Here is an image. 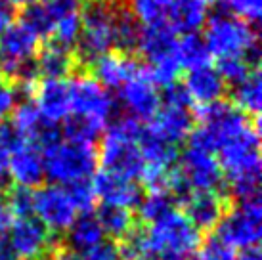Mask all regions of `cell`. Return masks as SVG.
<instances>
[{
  "instance_id": "obj_1",
  "label": "cell",
  "mask_w": 262,
  "mask_h": 260,
  "mask_svg": "<svg viewBox=\"0 0 262 260\" xmlns=\"http://www.w3.org/2000/svg\"><path fill=\"white\" fill-rule=\"evenodd\" d=\"M40 151L44 176L56 186H71L77 182L90 180L98 166V151L94 144L69 140L63 134H59Z\"/></svg>"
},
{
  "instance_id": "obj_2",
  "label": "cell",
  "mask_w": 262,
  "mask_h": 260,
  "mask_svg": "<svg viewBox=\"0 0 262 260\" xmlns=\"http://www.w3.org/2000/svg\"><path fill=\"white\" fill-rule=\"evenodd\" d=\"M140 132V123L128 117H123L111 124L103 136L98 159L103 166V172L115 174L130 182L142 180L146 165L138 147Z\"/></svg>"
},
{
  "instance_id": "obj_3",
  "label": "cell",
  "mask_w": 262,
  "mask_h": 260,
  "mask_svg": "<svg viewBox=\"0 0 262 260\" xmlns=\"http://www.w3.org/2000/svg\"><path fill=\"white\" fill-rule=\"evenodd\" d=\"M147 253L151 260L189 258L201 245V233L182 210L172 209L144 228Z\"/></svg>"
},
{
  "instance_id": "obj_4",
  "label": "cell",
  "mask_w": 262,
  "mask_h": 260,
  "mask_svg": "<svg viewBox=\"0 0 262 260\" xmlns=\"http://www.w3.org/2000/svg\"><path fill=\"white\" fill-rule=\"evenodd\" d=\"M211 58L247 59L255 65L258 59V36L249 23L230 14L214 15L207 23L203 36Z\"/></svg>"
},
{
  "instance_id": "obj_5",
  "label": "cell",
  "mask_w": 262,
  "mask_h": 260,
  "mask_svg": "<svg viewBox=\"0 0 262 260\" xmlns=\"http://www.w3.org/2000/svg\"><path fill=\"white\" fill-rule=\"evenodd\" d=\"M40 38L33 35L23 23H10L0 35V71L10 80L19 82L33 92L37 84L35 58L38 54Z\"/></svg>"
},
{
  "instance_id": "obj_6",
  "label": "cell",
  "mask_w": 262,
  "mask_h": 260,
  "mask_svg": "<svg viewBox=\"0 0 262 260\" xmlns=\"http://www.w3.org/2000/svg\"><path fill=\"white\" fill-rule=\"evenodd\" d=\"M176 46L178 36L170 27H149L140 31L136 48L146 59L147 65H144V69L157 88H170L176 84L182 69L176 58Z\"/></svg>"
},
{
  "instance_id": "obj_7",
  "label": "cell",
  "mask_w": 262,
  "mask_h": 260,
  "mask_svg": "<svg viewBox=\"0 0 262 260\" xmlns=\"http://www.w3.org/2000/svg\"><path fill=\"white\" fill-rule=\"evenodd\" d=\"M216 237L230 249H255L262 235V207L260 197H251L230 205L216 226Z\"/></svg>"
},
{
  "instance_id": "obj_8",
  "label": "cell",
  "mask_w": 262,
  "mask_h": 260,
  "mask_svg": "<svg viewBox=\"0 0 262 260\" xmlns=\"http://www.w3.org/2000/svg\"><path fill=\"white\" fill-rule=\"evenodd\" d=\"M69 82L71 119L86 123L102 132L111 121L115 105L113 98L92 75H77Z\"/></svg>"
},
{
  "instance_id": "obj_9",
  "label": "cell",
  "mask_w": 262,
  "mask_h": 260,
  "mask_svg": "<svg viewBox=\"0 0 262 260\" xmlns=\"http://www.w3.org/2000/svg\"><path fill=\"white\" fill-rule=\"evenodd\" d=\"M151 134L161 138L170 145H178L191 134L193 128V115L191 103L182 86L167 88L165 96L161 98V107L151 119L149 126H146Z\"/></svg>"
},
{
  "instance_id": "obj_10",
  "label": "cell",
  "mask_w": 262,
  "mask_h": 260,
  "mask_svg": "<svg viewBox=\"0 0 262 260\" xmlns=\"http://www.w3.org/2000/svg\"><path fill=\"white\" fill-rule=\"evenodd\" d=\"M2 239L15 260L46 258L58 247L54 243L52 231L33 214L14 218Z\"/></svg>"
},
{
  "instance_id": "obj_11",
  "label": "cell",
  "mask_w": 262,
  "mask_h": 260,
  "mask_svg": "<svg viewBox=\"0 0 262 260\" xmlns=\"http://www.w3.org/2000/svg\"><path fill=\"white\" fill-rule=\"evenodd\" d=\"M80 56L94 63L115 48V12L110 6L90 4L82 14L79 36Z\"/></svg>"
},
{
  "instance_id": "obj_12",
  "label": "cell",
  "mask_w": 262,
  "mask_h": 260,
  "mask_svg": "<svg viewBox=\"0 0 262 260\" xmlns=\"http://www.w3.org/2000/svg\"><path fill=\"white\" fill-rule=\"evenodd\" d=\"M33 216L50 231L69 230L77 218V209L67 193V188L50 184L33 191Z\"/></svg>"
},
{
  "instance_id": "obj_13",
  "label": "cell",
  "mask_w": 262,
  "mask_h": 260,
  "mask_svg": "<svg viewBox=\"0 0 262 260\" xmlns=\"http://www.w3.org/2000/svg\"><path fill=\"white\" fill-rule=\"evenodd\" d=\"M119 103L128 113V119L136 121V123L151 121L155 113L159 111V88L153 84V80L149 79L144 67H140V71L119 88Z\"/></svg>"
},
{
  "instance_id": "obj_14",
  "label": "cell",
  "mask_w": 262,
  "mask_h": 260,
  "mask_svg": "<svg viewBox=\"0 0 262 260\" xmlns=\"http://www.w3.org/2000/svg\"><path fill=\"white\" fill-rule=\"evenodd\" d=\"M33 103L44 121L52 126L66 123L71 117L69 82L66 79H42L33 88Z\"/></svg>"
},
{
  "instance_id": "obj_15",
  "label": "cell",
  "mask_w": 262,
  "mask_h": 260,
  "mask_svg": "<svg viewBox=\"0 0 262 260\" xmlns=\"http://www.w3.org/2000/svg\"><path fill=\"white\" fill-rule=\"evenodd\" d=\"M8 178L17 188L33 189L40 186L46 178L40 147L31 142H21L15 149H12L8 163Z\"/></svg>"
},
{
  "instance_id": "obj_16",
  "label": "cell",
  "mask_w": 262,
  "mask_h": 260,
  "mask_svg": "<svg viewBox=\"0 0 262 260\" xmlns=\"http://www.w3.org/2000/svg\"><path fill=\"white\" fill-rule=\"evenodd\" d=\"M96 199H100L105 207H117V209L130 210L138 207L142 201V188L136 182L115 176L110 172H98L92 178Z\"/></svg>"
},
{
  "instance_id": "obj_17",
  "label": "cell",
  "mask_w": 262,
  "mask_h": 260,
  "mask_svg": "<svg viewBox=\"0 0 262 260\" xmlns=\"http://www.w3.org/2000/svg\"><path fill=\"white\" fill-rule=\"evenodd\" d=\"M230 205H232L230 199L222 193H193L189 195L182 207L184 214L201 233L214 230L226 214V210L230 209Z\"/></svg>"
},
{
  "instance_id": "obj_18",
  "label": "cell",
  "mask_w": 262,
  "mask_h": 260,
  "mask_svg": "<svg viewBox=\"0 0 262 260\" xmlns=\"http://www.w3.org/2000/svg\"><path fill=\"white\" fill-rule=\"evenodd\" d=\"M182 90L188 96L189 103H195L197 107L201 109L220 101L226 90V84L219 71L209 65V67L188 71L186 79H184Z\"/></svg>"
},
{
  "instance_id": "obj_19",
  "label": "cell",
  "mask_w": 262,
  "mask_h": 260,
  "mask_svg": "<svg viewBox=\"0 0 262 260\" xmlns=\"http://www.w3.org/2000/svg\"><path fill=\"white\" fill-rule=\"evenodd\" d=\"M140 71V65L132 58L119 54V52H110L102 58L94 61V77L103 88H119Z\"/></svg>"
},
{
  "instance_id": "obj_20",
  "label": "cell",
  "mask_w": 262,
  "mask_h": 260,
  "mask_svg": "<svg viewBox=\"0 0 262 260\" xmlns=\"http://www.w3.org/2000/svg\"><path fill=\"white\" fill-rule=\"evenodd\" d=\"M207 2L205 0H174L170 17H168V27L174 31H180L184 35H195L207 23Z\"/></svg>"
},
{
  "instance_id": "obj_21",
  "label": "cell",
  "mask_w": 262,
  "mask_h": 260,
  "mask_svg": "<svg viewBox=\"0 0 262 260\" xmlns=\"http://www.w3.org/2000/svg\"><path fill=\"white\" fill-rule=\"evenodd\" d=\"M102 241L103 230L96 218V212L79 214L67 230V249L77 254H84Z\"/></svg>"
},
{
  "instance_id": "obj_22",
  "label": "cell",
  "mask_w": 262,
  "mask_h": 260,
  "mask_svg": "<svg viewBox=\"0 0 262 260\" xmlns=\"http://www.w3.org/2000/svg\"><path fill=\"white\" fill-rule=\"evenodd\" d=\"M73 67L75 58L71 50L61 48L58 44H48L35 59L37 75H42L44 79H66L73 71Z\"/></svg>"
},
{
  "instance_id": "obj_23",
  "label": "cell",
  "mask_w": 262,
  "mask_h": 260,
  "mask_svg": "<svg viewBox=\"0 0 262 260\" xmlns=\"http://www.w3.org/2000/svg\"><path fill=\"white\" fill-rule=\"evenodd\" d=\"M174 0H130L128 14L144 29L149 27H168V17Z\"/></svg>"
},
{
  "instance_id": "obj_24",
  "label": "cell",
  "mask_w": 262,
  "mask_h": 260,
  "mask_svg": "<svg viewBox=\"0 0 262 260\" xmlns=\"http://www.w3.org/2000/svg\"><path fill=\"white\" fill-rule=\"evenodd\" d=\"M262 105V84L260 73L253 69L245 80L233 86V107L245 115H256Z\"/></svg>"
},
{
  "instance_id": "obj_25",
  "label": "cell",
  "mask_w": 262,
  "mask_h": 260,
  "mask_svg": "<svg viewBox=\"0 0 262 260\" xmlns=\"http://www.w3.org/2000/svg\"><path fill=\"white\" fill-rule=\"evenodd\" d=\"M176 58H178L180 67H186L188 71L211 65V54L199 35H184L182 38H178Z\"/></svg>"
},
{
  "instance_id": "obj_26",
  "label": "cell",
  "mask_w": 262,
  "mask_h": 260,
  "mask_svg": "<svg viewBox=\"0 0 262 260\" xmlns=\"http://www.w3.org/2000/svg\"><path fill=\"white\" fill-rule=\"evenodd\" d=\"M96 218L102 226L103 235L107 233L113 239H124L136 228V218L130 210L117 209V207H105L102 205L96 212Z\"/></svg>"
},
{
  "instance_id": "obj_27",
  "label": "cell",
  "mask_w": 262,
  "mask_h": 260,
  "mask_svg": "<svg viewBox=\"0 0 262 260\" xmlns=\"http://www.w3.org/2000/svg\"><path fill=\"white\" fill-rule=\"evenodd\" d=\"M172 209H176V201L168 191H149L146 197H142V201L138 205L140 218L146 224L159 220L161 216H165Z\"/></svg>"
},
{
  "instance_id": "obj_28",
  "label": "cell",
  "mask_w": 262,
  "mask_h": 260,
  "mask_svg": "<svg viewBox=\"0 0 262 260\" xmlns=\"http://www.w3.org/2000/svg\"><path fill=\"white\" fill-rule=\"evenodd\" d=\"M140 25L126 10L124 12H115V46L123 50L136 48L140 36Z\"/></svg>"
},
{
  "instance_id": "obj_29",
  "label": "cell",
  "mask_w": 262,
  "mask_h": 260,
  "mask_svg": "<svg viewBox=\"0 0 262 260\" xmlns=\"http://www.w3.org/2000/svg\"><path fill=\"white\" fill-rule=\"evenodd\" d=\"M63 188H67V193L71 197V201H73L79 214L94 212V205L98 199H96L92 180H82L77 182V184H71V186H63Z\"/></svg>"
},
{
  "instance_id": "obj_30",
  "label": "cell",
  "mask_w": 262,
  "mask_h": 260,
  "mask_svg": "<svg viewBox=\"0 0 262 260\" xmlns=\"http://www.w3.org/2000/svg\"><path fill=\"white\" fill-rule=\"evenodd\" d=\"M219 75L222 77V80L230 82L232 86L239 84L241 80H245L249 77V73L253 71V63L247 59H222L219 61Z\"/></svg>"
},
{
  "instance_id": "obj_31",
  "label": "cell",
  "mask_w": 262,
  "mask_h": 260,
  "mask_svg": "<svg viewBox=\"0 0 262 260\" xmlns=\"http://www.w3.org/2000/svg\"><path fill=\"white\" fill-rule=\"evenodd\" d=\"M4 197H6L8 209H10V212H12L14 218L31 216V214H33V189H25V188L14 186Z\"/></svg>"
},
{
  "instance_id": "obj_32",
  "label": "cell",
  "mask_w": 262,
  "mask_h": 260,
  "mask_svg": "<svg viewBox=\"0 0 262 260\" xmlns=\"http://www.w3.org/2000/svg\"><path fill=\"white\" fill-rule=\"evenodd\" d=\"M230 15L245 23H256L262 14V0H224Z\"/></svg>"
},
{
  "instance_id": "obj_33",
  "label": "cell",
  "mask_w": 262,
  "mask_h": 260,
  "mask_svg": "<svg viewBox=\"0 0 262 260\" xmlns=\"http://www.w3.org/2000/svg\"><path fill=\"white\" fill-rule=\"evenodd\" d=\"M235 251L222 243L216 235L207 237L197 249V260H235Z\"/></svg>"
},
{
  "instance_id": "obj_34",
  "label": "cell",
  "mask_w": 262,
  "mask_h": 260,
  "mask_svg": "<svg viewBox=\"0 0 262 260\" xmlns=\"http://www.w3.org/2000/svg\"><path fill=\"white\" fill-rule=\"evenodd\" d=\"M17 105V92L8 80L0 79V124L12 115Z\"/></svg>"
},
{
  "instance_id": "obj_35",
  "label": "cell",
  "mask_w": 262,
  "mask_h": 260,
  "mask_svg": "<svg viewBox=\"0 0 262 260\" xmlns=\"http://www.w3.org/2000/svg\"><path fill=\"white\" fill-rule=\"evenodd\" d=\"M80 256L82 260H123L119 253V245L115 241H105V239Z\"/></svg>"
},
{
  "instance_id": "obj_36",
  "label": "cell",
  "mask_w": 262,
  "mask_h": 260,
  "mask_svg": "<svg viewBox=\"0 0 262 260\" xmlns=\"http://www.w3.org/2000/svg\"><path fill=\"white\" fill-rule=\"evenodd\" d=\"M12 220H14V216H12V212H10V209H8L6 197L0 193V237L8 231V228H10V224H12Z\"/></svg>"
},
{
  "instance_id": "obj_37",
  "label": "cell",
  "mask_w": 262,
  "mask_h": 260,
  "mask_svg": "<svg viewBox=\"0 0 262 260\" xmlns=\"http://www.w3.org/2000/svg\"><path fill=\"white\" fill-rule=\"evenodd\" d=\"M8 163H10V147L0 140V186L8 180Z\"/></svg>"
},
{
  "instance_id": "obj_38",
  "label": "cell",
  "mask_w": 262,
  "mask_h": 260,
  "mask_svg": "<svg viewBox=\"0 0 262 260\" xmlns=\"http://www.w3.org/2000/svg\"><path fill=\"white\" fill-rule=\"evenodd\" d=\"M10 23H12V6L6 0H0V35L6 31Z\"/></svg>"
},
{
  "instance_id": "obj_39",
  "label": "cell",
  "mask_w": 262,
  "mask_h": 260,
  "mask_svg": "<svg viewBox=\"0 0 262 260\" xmlns=\"http://www.w3.org/2000/svg\"><path fill=\"white\" fill-rule=\"evenodd\" d=\"M235 260H262V256H260V251H258V247H255V249L241 251V254Z\"/></svg>"
},
{
  "instance_id": "obj_40",
  "label": "cell",
  "mask_w": 262,
  "mask_h": 260,
  "mask_svg": "<svg viewBox=\"0 0 262 260\" xmlns=\"http://www.w3.org/2000/svg\"><path fill=\"white\" fill-rule=\"evenodd\" d=\"M0 260H15L14 254L10 253V249L4 243V239H0Z\"/></svg>"
},
{
  "instance_id": "obj_41",
  "label": "cell",
  "mask_w": 262,
  "mask_h": 260,
  "mask_svg": "<svg viewBox=\"0 0 262 260\" xmlns=\"http://www.w3.org/2000/svg\"><path fill=\"white\" fill-rule=\"evenodd\" d=\"M94 4H100V6H110V4H115L119 0H92Z\"/></svg>"
},
{
  "instance_id": "obj_42",
  "label": "cell",
  "mask_w": 262,
  "mask_h": 260,
  "mask_svg": "<svg viewBox=\"0 0 262 260\" xmlns=\"http://www.w3.org/2000/svg\"><path fill=\"white\" fill-rule=\"evenodd\" d=\"M161 260H189V258H161Z\"/></svg>"
},
{
  "instance_id": "obj_43",
  "label": "cell",
  "mask_w": 262,
  "mask_h": 260,
  "mask_svg": "<svg viewBox=\"0 0 262 260\" xmlns=\"http://www.w3.org/2000/svg\"><path fill=\"white\" fill-rule=\"evenodd\" d=\"M37 260H50V256H46V258H37Z\"/></svg>"
},
{
  "instance_id": "obj_44",
  "label": "cell",
  "mask_w": 262,
  "mask_h": 260,
  "mask_svg": "<svg viewBox=\"0 0 262 260\" xmlns=\"http://www.w3.org/2000/svg\"><path fill=\"white\" fill-rule=\"evenodd\" d=\"M205 2H216V0H205Z\"/></svg>"
}]
</instances>
